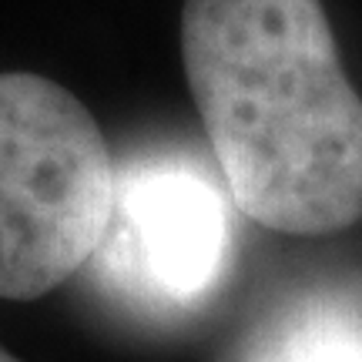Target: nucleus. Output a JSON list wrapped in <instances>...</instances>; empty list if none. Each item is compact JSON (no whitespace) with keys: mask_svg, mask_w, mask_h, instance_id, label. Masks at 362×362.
<instances>
[{"mask_svg":"<svg viewBox=\"0 0 362 362\" xmlns=\"http://www.w3.org/2000/svg\"><path fill=\"white\" fill-rule=\"evenodd\" d=\"M181 61L238 211L285 235L362 218V98L319 0H185Z\"/></svg>","mask_w":362,"mask_h":362,"instance_id":"nucleus-1","label":"nucleus"},{"mask_svg":"<svg viewBox=\"0 0 362 362\" xmlns=\"http://www.w3.org/2000/svg\"><path fill=\"white\" fill-rule=\"evenodd\" d=\"M115 181L101 128L71 90L0 74V298L47 296L101 248Z\"/></svg>","mask_w":362,"mask_h":362,"instance_id":"nucleus-2","label":"nucleus"},{"mask_svg":"<svg viewBox=\"0 0 362 362\" xmlns=\"http://www.w3.org/2000/svg\"><path fill=\"white\" fill-rule=\"evenodd\" d=\"M98 252L104 275L128 298L148 309H188L228 269L232 218L208 175L175 161H144L115 181Z\"/></svg>","mask_w":362,"mask_h":362,"instance_id":"nucleus-3","label":"nucleus"},{"mask_svg":"<svg viewBox=\"0 0 362 362\" xmlns=\"http://www.w3.org/2000/svg\"><path fill=\"white\" fill-rule=\"evenodd\" d=\"M245 362H362V302L305 296L259 332Z\"/></svg>","mask_w":362,"mask_h":362,"instance_id":"nucleus-4","label":"nucleus"},{"mask_svg":"<svg viewBox=\"0 0 362 362\" xmlns=\"http://www.w3.org/2000/svg\"><path fill=\"white\" fill-rule=\"evenodd\" d=\"M0 362H21V359H17V356H11V352L0 346Z\"/></svg>","mask_w":362,"mask_h":362,"instance_id":"nucleus-5","label":"nucleus"}]
</instances>
